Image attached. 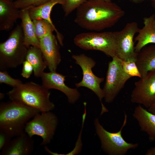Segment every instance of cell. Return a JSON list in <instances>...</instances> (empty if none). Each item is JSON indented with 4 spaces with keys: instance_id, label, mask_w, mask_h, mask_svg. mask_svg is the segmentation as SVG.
<instances>
[{
    "instance_id": "cell-1",
    "label": "cell",
    "mask_w": 155,
    "mask_h": 155,
    "mask_svg": "<svg viewBox=\"0 0 155 155\" xmlns=\"http://www.w3.org/2000/svg\"><path fill=\"white\" fill-rule=\"evenodd\" d=\"M76 10L75 22L92 31L99 32L113 26L125 13L116 3L103 0H87Z\"/></svg>"
},
{
    "instance_id": "cell-2",
    "label": "cell",
    "mask_w": 155,
    "mask_h": 155,
    "mask_svg": "<svg viewBox=\"0 0 155 155\" xmlns=\"http://www.w3.org/2000/svg\"><path fill=\"white\" fill-rule=\"evenodd\" d=\"M38 110L11 101L0 104V130L14 137L24 132L26 125Z\"/></svg>"
},
{
    "instance_id": "cell-3",
    "label": "cell",
    "mask_w": 155,
    "mask_h": 155,
    "mask_svg": "<svg viewBox=\"0 0 155 155\" xmlns=\"http://www.w3.org/2000/svg\"><path fill=\"white\" fill-rule=\"evenodd\" d=\"M11 101L36 109L40 112L50 111L55 107L50 100L49 90L35 82L22 83L7 93Z\"/></svg>"
},
{
    "instance_id": "cell-4",
    "label": "cell",
    "mask_w": 155,
    "mask_h": 155,
    "mask_svg": "<svg viewBox=\"0 0 155 155\" xmlns=\"http://www.w3.org/2000/svg\"><path fill=\"white\" fill-rule=\"evenodd\" d=\"M25 44L21 24L17 25L7 39L0 44V70L16 68L25 60L28 48Z\"/></svg>"
},
{
    "instance_id": "cell-5",
    "label": "cell",
    "mask_w": 155,
    "mask_h": 155,
    "mask_svg": "<svg viewBox=\"0 0 155 155\" xmlns=\"http://www.w3.org/2000/svg\"><path fill=\"white\" fill-rule=\"evenodd\" d=\"M73 42L76 46L84 50L98 51L112 58L117 56L114 32H82L75 36Z\"/></svg>"
},
{
    "instance_id": "cell-6",
    "label": "cell",
    "mask_w": 155,
    "mask_h": 155,
    "mask_svg": "<svg viewBox=\"0 0 155 155\" xmlns=\"http://www.w3.org/2000/svg\"><path fill=\"white\" fill-rule=\"evenodd\" d=\"M127 116L124 113V118L120 130L117 132H111L106 130L100 123L98 119L94 121L96 132L101 144V147L110 155H124L131 149L137 148L138 143L127 142L122 136V130L127 122Z\"/></svg>"
},
{
    "instance_id": "cell-7",
    "label": "cell",
    "mask_w": 155,
    "mask_h": 155,
    "mask_svg": "<svg viewBox=\"0 0 155 155\" xmlns=\"http://www.w3.org/2000/svg\"><path fill=\"white\" fill-rule=\"evenodd\" d=\"M36 115L26 124L24 131L31 137L35 135L42 139L41 145L49 144L55 133L58 120L56 115L50 111L40 112Z\"/></svg>"
},
{
    "instance_id": "cell-8",
    "label": "cell",
    "mask_w": 155,
    "mask_h": 155,
    "mask_svg": "<svg viewBox=\"0 0 155 155\" xmlns=\"http://www.w3.org/2000/svg\"><path fill=\"white\" fill-rule=\"evenodd\" d=\"M108 63L106 79L102 89L106 102L113 101L131 76L123 71L122 60L117 56L112 58Z\"/></svg>"
},
{
    "instance_id": "cell-9",
    "label": "cell",
    "mask_w": 155,
    "mask_h": 155,
    "mask_svg": "<svg viewBox=\"0 0 155 155\" xmlns=\"http://www.w3.org/2000/svg\"><path fill=\"white\" fill-rule=\"evenodd\" d=\"M72 57L75 60V63L81 67L82 71V79L80 82L75 84V86L77 88L85 87L92 91L100 102L101 112H106L107 109L102 102L104 94L103 89L100 87V84L104 78L97 76L92 71L96 62L92 58L84 54L74 55Z\"/></svg>"
},
{
    "instance_id": "cell-10",
    "label": "cell",
    "mask_w": 155,
    "mask_h": 155,
    "mask_svg": "<svg viewBox=\"0 0 155 155\" xmlns=\"http://www.w3.org/2000/svg\"><path fill=\"white\" fill-rule=\"evenodd\" d=\"M139 28L137 22L127 23L119 31L114 32L117 46V56L123 61H136L137 53L135 51L134 36Z\"/></svg>"
},
{
    "instance_id": "cell-11",
    "label": "cell",
    "mask_w": 155,
    "mask_h": 155,
    "mask_svg": "<svg viewBox=\"0 0 155 155\" xmlns=\"http://www.w3.org/2000/svg\"><path fill=\"white\" fill-rule=\"evenodd\" d=\"M132 102L148 108L155 102V71L135 83L131 95Z\"/></svg>"
},
{
    "instance_id": "cell-12",
    "label": "cell",
    "mask_w": 155,
    "mask_h": 155,
    "mask_svg": "<svg viewBox=\"0 0 155 155\" xmlns=\"http://www.w3.org/2000/svg\"><path fill=\"white\" fill-rule=\"evenodd\" d=\"M66 76L56 71L43 72L40 78L42 85L49 90L53 89L59 90L67 96L68 101L71 104L75 103L80 96V92L76 88H70L65 83Z\"/></svg>"
},
{
    "instance_id": "cell-13",
    "label": "cell",
    "mask_w": 155,
    "mask_h": 155,
    "mask_svg": "<svg viewBox=\"0 0 155 155\" xmlns=\"http://www.w3.org/2000/svg\"><path fill=\"white\" fill-rule=\"evenodd\" d=\"M40 49L50 71H56L61 61L59 42L53 33L39 39Z\"/></svg>"
},
{
    "instance_id": "cell-14",
    "label": "cell",
    "mask_w": 155,
    "mask_h": 155,
    "mask_svg": "<svg viewBox=\"0 0 155 155\" xmlns=\"http://www.w3.org/2000/svg\"><path fill=\"white\" fill-rule=\"evenodd\" d=\"M1 150V155H29L33 150L34 142L26 133L16 136Z\"/></svg>"
},
{
    "instance_id": "cell-15",
    "label": "cell",
    "mask_w": 155,
    "mask_h": 155,
    "mask_svg": "<svg viewBox=\"0 0 155 155\" xmlns=\"http://www.w3.org/2000/svg\"><path fill=\"white\" fill-rule=\"evenodd\" d=\"M144 26L139 28L137 35L134 38L135 52L137 53L144 46L155 44V15L153 14L143 19Z\"/></svg>"
},
{
    "instance_id": "cell-16",
    "label": "cell",
    "mask_w": 155,
    "mask_h": 155,
    "mask_svg": "<svg viewBox=\"0 0 155 155\" xmlns=\"http://www.w3.org/2000/svg\"><path fill=\"white\" fill-rule=\"evenodd\" d=\"M20 9L13 1L0 0V30L9 31L20 19Z\"/></svg>"
},
{
    "instance_id": "cell-17",
    "label": "cell",
    "mask_w": 155,
    "mask_h": 155,
    "mask_svg": "<svg viewBox=\"0 0 155 155\" xmlns=\"http://www.w3.org/2000/svg\"><path fill=\"white\" fill-rule=\"evenodd\" d=\"M136 63L141 78L155 71V44L147 45L137 53Z\"/></svg>"
},
{
    "instance_id": "cell-18",
    "label": "cell",
    "mask_w": 155,
    "mask_h": 155,
    "mask_svg": "<svg viewBox=\"0 0 155 155\" xmlns=\"http://www.w3.org/2000/svg\"><path fill=\"white\" fill-rule=\"evenodd\" d=\"M132 115L141 130L148 134L150 140H155V114L139 104L135 108Z\"/></svg>"
},
{
    "instance_id": "cell-19",
    "label": "cell",
    "mask_w": 155,
    "mask_h": 155,
    "mask_svg": "<svg viewBox=\"0 0 155 155\" xmlns=\"http://www.w3.org/2000/svg\"><path fill=\"white\" fill-rule=\"evenodd\" d=\"M20 19L21 20L25 44L28 48L33 46L40 48L39 40L36 35L28 7L20 9Z\"/></svg>"
},
{
    "instance_id": "cell-20",
    "label": "cell",
    "mask_w": 155,
    "mask_h": 155,
    "mask_svg": "<svg viewBox=\"0 0 155 155\" xmlns=\"http://www.w3.org/2000/svg\"><path fill=\"white\" fill-rule=\"evenodd\" d=\"M65 2V0H51L39 6L28 7L30 18L32 20H45L57 29L51 19V13L53 7L55 5L59 4L63 5Z\"/></svg>"
},
{
    "instance_id": "cell-21",
    "label": "cell",
    "mask_w": 155,
    "mask_h": 155,
    "mask_svg": "<svg viewBox=\"0 0 155 155\" xmlns=\"http://www.w3.org/2000/svg\"><path fill=\"white\" fill-rule=\"evenodd\" d=\"M25 60L32 66L34 75L37 78L40 77L47 67L40 49L33 46L29 47Z\"/></svg>"
},
{
    "instance_id": "cell-22",
    "label": "cell",
    "mask_w": 155,
    "mask_h": 155,
    "mask_svg": "<svg viewBox=\"0 0 155 155\" xmlns=\"http://www.w3.org/2000/svg\"><path fill=\"white\" fill-rule=\"evenodd\" d=\"M36 35L38 39L50 34L55 32L59 44L63 45V36L57 29L54 28L47 21L43 20H33Z\"/></svg>"
},
{
    "instance_id": "cell-23",
    "label": "cell",
    "mask_w": 155,
    "mask_h": 155,
    "mask_svg": "<svg viewBox=\"0 0 155 155\" xmlns=\"http://www.w3.org/2000/svg\"><path fill=\"white\" fill-rule=\"evenodd\" d=\"M122 67L124 71L131 77H137L141 78V75L136 64V61L133 60L123 61Z\"/></svg>"
},
{
    "instance_id": "cell-24",
    "label": "cell",
    "mask_w": 155,
    "mask_h": 155,
    "mask_svg": "<svg viewBox=\"0 0 155 155\" xmlns=\"http://www.w3.org/2000/svg\"><path fill=\"white\" fill-rule=\"evenodd\" d=\"M51 0H15L14 3L17 8L21 9L30 7L36 6Z\"/></svg>"
},
{
    "instance_id": "cell-25",
    "label": "cell",
    "mask_w": 155,
    "mask_h": 155,
    "mask_svg": "<svg viewBox=\"0 0 155 155\" xmlns=\"http://www.w3.org/2000/svg\"><path fill=\"white\" fill-rule=\"evenodd\" d=\"M87 0H65L62 5L65 16H68L75 9H76Z\"/></svg>"
},
{
    "instance_id": "cell-26",
    "label": "cell",
    "mask_w": 155,
    "mask_h": 155,
    "mask_svg": "<svg viewBox=\"0 0 155 155\" xmlns=\"http://www.w3.org/2000/svg\"><path fill=\"white\" fill-rule=\"evenodd\" d=\"M0 83H4L15 88L22 83L18 79H14L11 77L6 71H0Z\"/></svg>"
},
{
    "instance_id": "cell-27",
    "label": "cell",
    "mask_w": 155,
    "mask_h": 155,
    "mask_svg": "<svg viewBox=\"0 0 155 155\" xmlns=\"http://www.w3.org/2000/svg\"><path fill=\"white\" fill-rule=\"evenodd\" d=\"M23 67L21 74L24 78H28L33 72V68L31 64L25 60L23 63Z\"/></svg>"
},
{
    "instance_id": "cell-28",
    "label": "cell",
    "mask_w": 155,
    "mask_h": 155,
    "mask_svg": "<svg viewBox=\"0 0 155 155\" xmlns=\"http://www.w3.org/2000/svg\"><path fill=\"white\" fill-rule=\"evenodd\" d=\"M13 137L7 132L0 130V150H1Z\"/></svg>"
},
{
    "instance_id": "cell-29",
    "label": "cell",
    "mask_w": 155,
    "mask_h": 155,
    "mask_svg": "<svg viewBox=\"0 0 155 155\" xmlns=\"http://www.w3.org/2000/svg\"><path fill=\"white\" fill-rule=\"evenodd\" d=\"M146 155H155V146L151 148L146 152Z\"/></svg>"
},
{
    "instance_id": "cell-30",
    "label": "cell",
    "mask_w": 155,
    "mask_h": 155,
    "mask_svg": "<svg viewBox=\"0 0 155 155\" xmlns=\"http://www.w3.org/2000/svg\"><path fill=\"white\" fill-rule=\"evenodd\" d=\"M148 110L155 114V102L148 108Z\"/></svg>"
},
{
    "instance_id": "cell-31",
    "label": "cell",
    "mask_w": 155,
    "mask_h": 155,
    "mask_svg": "<svg viewBox=\"0 0 155 155\" xmlns=\"http://www.w3.org/2000/svg\"><path fill=\"white\" fill-rule=\"evenodd\" d=\"M130 1L135 3L138 4L142 3L145 0H129Z\"/></svg>"
},
{
    "instance_id": "cell-32",
    "label": "cell",
    "mask_w": 155,
    "mask_h": 155,
    "mask_svg": "<svg viewBox=\"0 0 155 155\" xmlns=\"http://www.w3.org/2000/svg\"><path fill=\"white\" fill-rule=\"evenodd\" d=\"M4 96V94L2 93H0V99H3Z\"/></svg>"
},
{
    "instance_id": "cell-33",
    "label": "cell",
    "mask_w": 155,
    "mask_h": 155,
    "mask_svg": "<svg viewBox=\"0 0 155 155\" xmlns=\"http://www.w3.org/2000/svg\"><path fill=\"white\" fill-rule=\"evenodd\" d=\"M152 1V4L155 7V0H150Z\"/></svg>"
},
{
    "instance_id": "cell-34",
    "label": "cell",
    "mask_w": 155,
    "mask_h": 155,
    "mask_svg": "<svg viewBox=\"0 0 155 155\" xmlns=\"http://www.w3.org/2000/svg\"><path fill=\"white\" fill-rule=\"evenodd\" d=\"M105 1H107V2H110L111 1V0H103Z\"/></svg>"
},
{
    "instance_id": "cell-35",
    "label": "cell",
    "mask_w": 155,
    "mask_h": 155,
    "mask_svg": "<svg viewBox=\"0 0 155 155\" xmlns=\"http://www.w3.org/2000/svg\"><path fill=\"white\" fill-rule=\"evenodd\" d=\"M7 0L13 1V0Z\"/></svg>"
},
{
    "instance_id": "cell-36",
    "label": "cell",
    "mask_w": 155,
    "mask_h": 155,
    "mask_svg": "<svg viewBox=\"0 0 155 155\" xmlns=\"http://www.w3.org/2000/svg\"><path fill=\"white\" fill-rule=\"evenodd\" d=\"M14 1H15V0H13V1H14Z\"/></svg>"
}]
</instances>
